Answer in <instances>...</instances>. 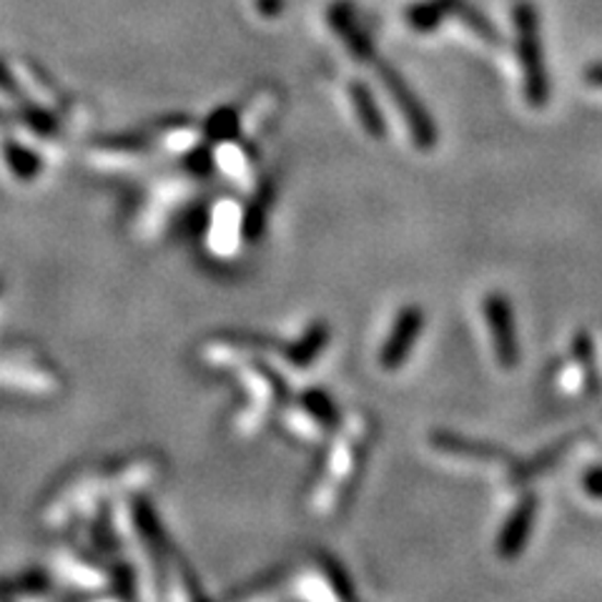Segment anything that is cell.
Instances as JSON below:
<instances>
[{
    "label": "cell",
    "mask_w": 602,
    "mask_h": 602,
    "mask_svg": "<svg viewBox=\"0 0 602 602\" xmlns=\"http://www.w3.org/2000/svg\"><path fill=\"white\" fill-rule=\"evenodd\" d=\"M517 36H520V58L524 66V93H528L530 106L542 108L547 104V73L545 61H542V48L538 40V19L532 5L520 3L515 11Z\"/></svg>",
    "instance_id": "cell-1"
},
{
    "label": "cell",
    "mask_w": 602,
    "mask_h": 602,
    "mask_svg": "<svg viewBox=\"0 0 602 602\" xmlns=\"http://www.w3.org/2000/svg\"><path fill=\"white\" fill-rule=\"evenodd\" d=\"M487 324L492 332V342H495L497 362L503 369L517 367V339H515V324H512V309L503 294H489L485 302Z\"/></svg>",
    "instance_id": "cell-2"
},
{
    "label": "cell",
    "mask_w": 602,
    "mask_h": 602,
    "mask_svg": "<svg viewBox=\"0 0 602 602\" xmlns=\"http://www.w3.org/2000/svg\"><path fill=\"white\" fill-rule=\"evenodd\" d=\"M422 314L420 309H404L400 317H397V324L392 329V334H389V342L385 344V350L379 354V364L385 369H397L402 367L406 354H410L414 339H417L420 329H422Z\"/></svg>",
    "instance_id": "cell-3"
},
{
    "label": "cell",
    "mask_w": 602,
    "mask_h": 602,
    "mask_svg": "<svg viewBox=\"0 0 602 602\" xmlns=\"http://www.w3.org/2000/svg\"><path fill=\"white\" fill-rule=\"evenodd\" d=\"M535 512H538V499L528 495L520 505H517V510L510 515V520H507L505 530L499 532V540H497V553L505 559L517 557L524 550V545H528Z\"/></svg>",
    "instance_id": "cell-4"
},
{
    "label": "cell",
    "mask_w": 602,
    "mask_h": 602,
    "mask_svg": "<svg viewBox=\"0 0 602 602\" xmlns=\"http://www.w3.org/2000/svg\"><path fill=\"white\" fill-rule=\"evenodd\" d=\"M327 344V329L324 327H314L307 334V339L296 346V350H290V357L294 364H309L314 359V354L319 350H324Z\"/></svg>",
    "instance_id": "cell-5"
},
{
    "label": "cell",
    "mask_w": 602,
    "mask_h": 602,
    "mask_svg": "<svg viewBox=\"0 0 602 602\" xmlns=\"http://www.w3.org/2000/svg\"><path fill=\"white\" fill-rule=\"evenodd\" d=\"M354 104H357L362 121H364V126H367V131H369L371 135L385 133V126H381L377 108L371 106V98H369V93H367V91H364V88L354 91Z\"/></svg>",
    "instance_id": "cell-6"
},
{
    "label": "cell",
    "mask_w": 602,
    "mask_h": 602,
    "mask_svg": "<svg viewBox=\"0 0 602 602\" xmlns=\"http://www.w3.org/2000/svg\"><path fill=\"white\" fill-rule=\"evenodd\" d=\"M307 410L314 414V417H319L321 422H329V420H334V406L329 404V400L324 394H319V392H311L307 394Z\"/></svg>",
    "instance_id": "cell-7"
},
{
    "label": "cell",
    "mask_w": 602,
    "mask_h": 602,
    "mask_svg": "<svg viewBox=\"0 0 602 602\" xmlns=\"http://www.w3.org/2000/svg\"><path fill=\"white\" fill-rule=\"evenodd\" d=\"M585 492L590 497L602 499V470H592L588 477H585Z\"/></svg>",
    "instance_id": "cell-8"
},
{
    "label": "cell",
    "mask_w": 602,
    "mask_h": 602,
    "mask_svg": "<svg viewBox=\"0 0 602 602\" xmlns=\"http://www.w3.org/2000/svg\"><path fill=\"white\" fill-rule=\"evenodd\" d=\"M588 83H592V86H602V66H592L588 68Z\"/></svg>",
    "instance_id": "cell-9"
}]
</instances>
